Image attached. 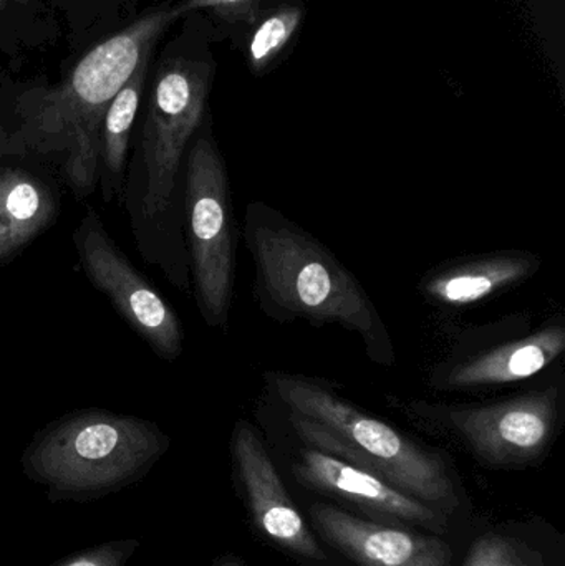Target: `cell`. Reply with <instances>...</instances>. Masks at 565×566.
I'll list each match as a JSON object with an SVG mask.
<instances>
[{
  "mask_svg": "<svg viewBox=\"0 0 565 566\" xmlns=\"http://www.w3.org/2000/svg\"><path fill=\"white\" fill-rule=\"evenodd\" d=\"M559 401L556 391H536L493 405L450 411L451 426L474 454L490 464H524L553 441Z\"/></svg>",
  "mask_w": 565,
  "mask_h": 566,
  "instance_id": "cell-8",
  "label": "cell"
},
{
  "mask_svg": "<svg viewBox=\"0 0 565 566\" xmlns=\"http://www.w3.org/2000/svg\"><path fill=\"white\" fill-rule=\"evenodd\" d=\"M463 566H526L510 542L500 537L480 538Z\"/></svg>",
  "mask_w": 565,
  "mask_h": 566,
  "instance_id": "cell-22",
  "label": "cell"
},
{
  "mask_svg": "<svg viewBox=\"0 0 565 566\" xmlns=\"http://www.w3.org/2000/svg\"><path fill=\"white\" fill-rule=\"evenodd\" d=\"M564 349V326L550 325L534 335L504 343L454 366L448 375L447 388L477 389L521 381L543 371L563 355Z\"/></svg>",
  "mask_w": 565,
  "mask_h": 566,
  "instance_id": "cell-12",
  "label": "cell"
},
{
  "mask_svg": "<svg viewBox=\"0 0 565 566\" xmlns=\"http://www.w3.org/2000/svg\"><path fill=\"white\" fill-rule=\"evenodd\" d=\"M163 40L149 65L138 151L146 171L143 211L159 218L171 206L179 168L208 113L219 35L202 13H188Z\"/></svg>",
  "mask_w": 565,
  "mask_h": 566,
  "instance_id": "cell-3",
  "label": "cell"
},
{
  "mask_svg": "<svg viewBox=\"0 0 565 566\" xmlns=\"http://www.w3.org/2000/svg\"><path fill=\"white\" fill-rule=\"evenodd\" d=\"M35 82L0 76V145L27 142V112Z\"/></svg>",
  "mask_w": 565,
  "mask_h": 566,
  "instance_id": "cell-20",
  "label": "cell"
},
{
  "mask_svg": "<svg viewBox=\"0 0 565 566\" xmlns=\"http://www.w3.org/2000/svg\"><path fill=\"white\" fill-rule=\"evenodd\" d=\"M80 264L93 286L112 300L116 312L149 343L156 355L176 359L182 352V326L172 306L146 281L106 234L93 211L73 235Z\"/></svg>",
  "mask_w": 565,
  "mask_h": 566,
  "instance_id": "cell-7",
  "label": "cell"
},
{
  "mask_svg": "<svg viewBox=\"0 0 565 566\" xmlns=\"http://www.w3.org/2000/svg\"><path fill=\"white\" fill-rule=\"evenodd\" d=\"M139 545L138 538L103 542L95 547L73 552L49 566H128Z\"/></svg>",
  "mask_w": 565,
  "mask_h": 566,
  "instance_id": "cell-21",
  "label": "cell"
},
{
  "mask_svg": "<svg viewBox=\"0 0 565 566\" xmlns=\"http://www.w3.org/2000/svg\"><path fill=\"white\" fill-rule=\"evenodd\" d=\"M232 455L258 527L295 555L324 560V552L292 504L264 444L245 422L236 426Z\"/></svg>",
  "mask_w": 565,
  "mask_h": 566,
  "instance_id": "cell-9",
  "label": "cell"
},
{
  "mask_svg": "<svg viewBox=\"0 0 565 566\" xmlns=\"http://www.w3.org/2000/svg\"><path fill=\"white\" fill-rule=\"evenodd\" d=\"M168 449L169 438L155 422L83 409L33 436L22 471L46 489L52 504H85L138 484Z\"/></svg>",
  "mask_w": 565,
  "mask_h": 566,
  "instance_id": "cell-2",
  "label": "cell"
},
{
  "mask_svg": "<svg viewBox=\"0 0 565 566\" xmlns=\"http://www.w3.org/2000/svg\"><path fill=\"white\" fill-rule=\"evenodd\" d=\"M305 15L302 0L265 7L226 39L232 40L252 75L264 76L285 59L304 27Z\"/></svg>",
  "mask_w": 565,
  "mask_h": 566,
  "instance_id": "cell-15",
  "label": "cell"
},
{
  "mask_svg": "<svg viewBox=\"0 0 565 566\" xmlns=\"http://www.w3.org/2000/svg\"><path fill=\"white\" fill-rule=\"evenodd\" d=\"M212 566H242V565L239 564V562L236 560V558L224 557V558H219V560L216 562V564Z\"/></svg>",
  "mask_w": 565,
  "mask_h": 566,
  "instance_id": "cell-23",
  "label": "cell"
},
{
  "mask_svg": "<svg viewBox=\"0 0 565 566\" xmlns=\"http://www.w3.org/2000/svg\"><path fill=\"white\" fill-rule=\"evenodd\" d=\"M156 52L146 55L136 66L125 85L113 96L103 116L100 129L98 175L103 178V199L112 201L113 195L122 189L125 179L126 156L133 126L142 109L148 82L149 65Z\"/></svg>",
  "mask_w": 565,
  "mask_h": 566,
  "instance_id": "cell-16",
  "label": "cell"
},
{
  "mask_svg": "<svg viewBox=\"0 0 565 566\" xmlns=\"http://www.w3.org/2000/svg\"><path fill=\"white\" fill-rule=\"evenodd\" d=\"M182 17L176 0L156 3L128 27L76 56L56 85L40 82L27 142L69 148L66 171L79 195H88L98 176L100 129L113 96Z\"/></svg>",
  "mask_w": 565,
  "mask_h": 566,
  "instance_id": "cell-1",
  "label": "cell"
},
{
  "mask_svg": "<svg viewBox=\"0 0 565 566\" xmlns=\"http://www.w3.org/2000/svg\"><path fill=\"white\" fill-rule=\"evenodd\" d=\"M328 545L360 566H451V548L440 538L362 521L332 505L311 509Z\"/></svg>",
  "mask_w": 565,
  "mask_h": 566,
  "instance_id": "cell-11",
  "label": "cell"
},
{
  "mask_svg": "<svg viewBox=\"0 0 565 566\" xmlns=\"http://www.w3.org/2000/svg\"><path fill=\"white\" fill-rule=\"evenodd\" d=\"M186 214L196 300L206 323L222 326L231 308L236 241L228 169L209 115L189 145Z\"/></svg>",
  "mask_w": 565,
  "mask_h": 566,
  "instance_id": "cell-6",
  "label": "cell"
},
{
  "mask_svg": "<svg viewBox=\"0 0 565 566\" xmlns=\"http://www.w3.org/2000/svg\"><path fill=\"white\" fill-rule=\"evenodd\" d=\"M62 39L55 0H0V72Z\"/></svg>",
  "mask_w": 565,
  "mask_h": 566,
  "instance_id": "cell-17",
  "label": "cell"
},
{
  "mask_svg": "<svg viewBox=\"0 0 565 566\" xmlns=\"http://www.w3.org/2000/svg\"><path fill=\"white\" fill-rule=\"evenodd\" d=\"M271 379L308 448L357 465L425 504L444 512L458 507L457 491L440 455L312 379L282 373Z\"/></svg>",
  "mask_w": 565,
  "mask_h": 566,
  "instance_id": "cell-4",
  "label": "cell"
},
{
  "mask_svg": "<svg viewBox=\"0 0 565 566\" xmlns=\"http://www.w3.org/2000/svg\"><path fill=\"white\" fill-rule=\"evenodd\" d=\"M56 209L55 196L40 179L22 169H0V259L35 239Z\"/></svg>",
  "mask_w": 565,
  "mask_h": 566,
  "instance_id": "cell-14",
  "label": "cell"
},
{
  "mask_svg": "<svg viewBox=\"0 0 565 566\" xmlns=\"http://www.w3.org/2000/svg\"><path fill=\"white\" fill-rule=\"evenodd\" d=\"M185 15L202 13L215 25L219 39H226L232 30L265 7L291 0H176Z\"/></svg>",
  "mask_w": 565,
  "mask_h": 566,
  "instance_id": "cell-19",
  "label": "cell"
},
{
  "mask_svg": "<svg viewBox=\"0 0 565 566\" xmlns=\"http://www.w3.org/2000/svg\"><path fill=\"white\" fill-rule=\"evenodd\" d=\"M537 268L540 261L534 255L503 252L438 272L425 281L423 290L428 298L441 305L467 306L523 282Z\"/></svg>",
  "mask_w": 565,
  "mask_h": 566,
  "instance_id": "cell-13",
  "label": "cell"
},
{
  "mask_svg": "<svg viewBox=\"0 0 565 566\" xmlns=\"http://www.w3.org/2000/svg\"><path fill=\"white\" fill-rule=\"evenodd\" d=\"M63 39L73 59L128 27L139 15L142 0H55Z\"/></svg>",
  "mask_w": 565,
  "mask_h": 566,
  "instance_id": "cell-18",
  "label": "cell"
},
{
  "mask_svg": "<svg viewBox=\"0 0 565 566\" xmlns=\"http://www.w3.org/2000/svg\"><path fill=\"white\" fill-rule=\"evenodd\" d=\"M262 295L279 312L315 325L335 323L364 336L370 355L391 361L374 303L324 248L282 219H258L249 232Z\"/></svg>",
  "mask_w": 565,
  "mask_h": 566,
  "instance_id": "cell-5",
  "label": "cell"
},
{
  "mask_svg": "<svg viewBox=\"0 0 565 566\" xmlns=\"http://www.w3.org/2000/svg\"><path fill=\"white\" fill-rule=\"evenodd\" d=\"M294 475L312 491L334 495L365 511L380 514L395 524L418 525L437 534L447 531L443 517L425 502L405 494L357 465L332 458L317 449L302 451L301 459L294 464Z\"/></svg>",
  "mask_w": 565,
  "mask_h": 566,
  "instance_id": "cell-10",
  "label": "cell"
}]
</instances>
